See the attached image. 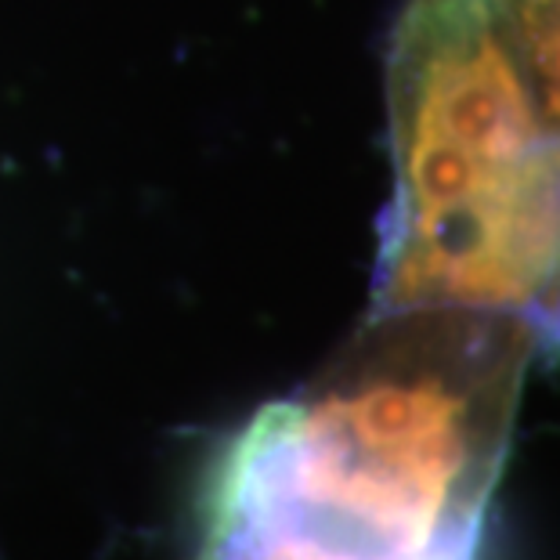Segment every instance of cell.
I'll return each instance as SVG.
<instances>
[{
    "label": "cell",
    "instance_id": "cell-3",
    "mask_svg": "<svg viewBox=\"0 0 560 560\" xmlns=\"http://www.w3.org/2000/svg\"><path fill=\"white\" fill-rule=\"evenodd\" d=\"M495 15L539 105L560 141V0H492Z\"/></svg>",
    "mask_w": 560,
    "mask_h": 560
},
{
    "label": "cell",
    "instance_id": "cell-1",
    "mask_svg": "<svg viewBox=\"0 0 560 560\" xmlns=\"http://www.w3.org/2000/svg\"><path fill=\"white\" fill-rule=\"evenodd\" d=\"M539 351L524 315L369 312L224 445L188 560H481Z\"/></svg>",
    "mask_w": 560,
    "mask_h": 560
},
{
    "label": "cell",
    "instance_id": "cell-2",
    "mask_svg": "<svg viewBox=\"0 0 560 560\" xmlns=\"http://www.w3.org/2000/svg\"><path fill=\"white\" fill-rule=\"evenodd\" d=\"M395 199L369 312L524 315L560 340V141L492 0H409L387 47Z\"/></svg>",
    "mask_w": 560,
    "mask_h": 560
}]
</instances>
